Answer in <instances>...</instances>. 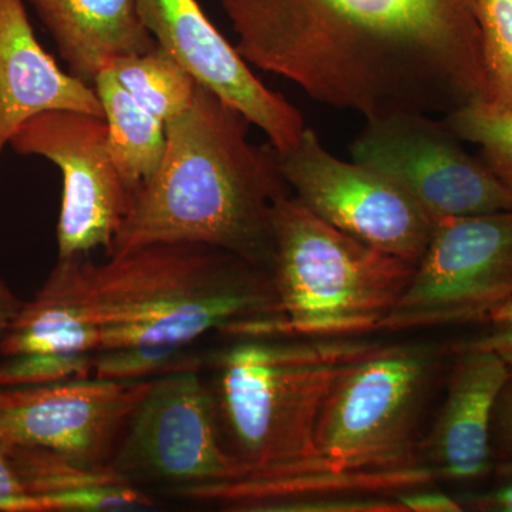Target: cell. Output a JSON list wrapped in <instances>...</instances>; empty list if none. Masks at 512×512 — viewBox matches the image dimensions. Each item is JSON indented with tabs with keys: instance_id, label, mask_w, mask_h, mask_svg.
<instances>
[{
	"instance_id": "obj_1",
	"label": "cell",
	"mask_w": 512,
	"mask_h": 512,
	"mask_svg": "<svg viewBox=\"0 0 512 512\" xmlns=\"http://www.w3.org/2000/svg\"><path fill=\"white\" fill-rule=\"evenodd\" d=\"M248 63L366 120L487 100L476 0H222Z\"/></svg>"
},
{
	"instance_id": "obj_2",
	"label": "cell",
	"mask_w": 512,
	"mask_h": 512,
	"mask_svg": "<svg viewBox=\"0 0 512 512\" xmlns=\"http://www.w3.org/2000/svg\"><path fill=\"white\" fill-rule=\"evenodd\" d=\"M249 124L197 83L190 107L165 123L160 167L134 197L107 258L161 242H191L269 271L272 211L292 194L274 147L252 144Z\"/></svg>"
},
{
	"instance_id": "obj_3",
	"label": "cell",
	"mask_w": 512,
	"mask_h": 512,
	"mask_svg": "<svg viewBox=\"0 0 512 512\" xmlns=\"http://www.w3.org/2000/svg\"><path fill=\"white\" fill-rule=\"evenodd\" d=\"M100 350L192 349L211 332L268 338L284 322L271 274L210 245L161 242L96 264L70 256Z\"/></svg>"
},
{
	"instance_id": "obj_4",
	"label": "cell",
	"mask_w": 512,
	"mask_h": 512,
	"mask_svg": "<svg viewBox=\"0 0 512 512\" xmlns=\"http://www.w3.org/2000/svg\"><path fill=\"white\" fill-rule=\"evenodd\" d=\"M377 343L360 338L239 340L211 359L221 440L247 474L326 471L315 431L340 376Z\"/></svg>"
},
{
	"instance_id": "obj_5",
	"label": "cell",
	"mask_w": 512,
	"mask_h": 512,
	"mask_svg": "<svg viewBox=\"0 0 512 512\" xmlns=\"http://www.w3.org/2000/svg\"><path fill=\"white\" fill-rule=\"evenodd\" d=\"M271 274L286 338H360L382 328L416 264L349 237L293 195L272 211Z\"/></svg>"
},
{
	"instance_id": "obj_6",
	"label": "cell",
	"mask_w": 512,
	"mask_h": 512,
	"mask_svg": "<svg viewBox=\"0 0 512 512\" xmlns=\"http://www.w3.org/2000/svg\"><path fill=\"white\" fill-rule=\"evenodd\" d=\"M439 362L433 345H377L350 366L316 424L323 470L370 473L419 466L417 429Z\"/></svg>"
},
{
	"instance_id": "obj_7",
	"label": "cell",
	"mask_w": 512,
	"mask_h": 512,
	"mask_svg": "<svg viewBox=\"0 0 512 512\" xmlns=\"http://www.w3.org/2000/svg\"><path fill=\"white\" fill-rule=\"evenodd\" d=\"M110 466L141 490L147 485L170 495L245 476V468L222 443L201 363L151 380Z\"/></svg>"
},
{
	"instance_id": "obj_8",
	"label": "cell",
	"mask_w": 512,
	"mask_h": 512,
	"mask_svg": "<svg viewBox=\"0 0 512 512\" xmlns=\"http://www.w3.org/2000/svg\"><path fill=\"white\" fill-rule=\"evenodd\" d=\"M511 295L512 211L444 218L380 330L485 322Z\"/></svg>"
},
{
	"instance_id": "obj_9",
	"label": "cell",
	"mask_w": 512,
	"mask_h": 512,
	"mask_svg": "<svg viewBox=\"0 0 512 512\" xmlns=\"http://www.w3.org/2000/svg\"><path fill=\"white\" fill-rule=\"evenodd\" d=\"M356 163L389 177L433 221L512 211V191L430 114L366 120L349 147Z\"/></svg>"
},
{
	"instance_id": "obj_10",
	"label": "cell",
	"mask_w": 512,
	"mask_h": 512,
	"mask_svg": "<svg viewBox=\"0 0 512 512\" xmlns=\"http://www.w3.org/2000/svg\"><path fill=\"white\" fill-rule=\"evenodd\" d=\"M275 158L293 197L320 220L363 244L419 264L434 221L389 177L333 156L308 126L295 146L275 150Z\"/></svg>"
},
{
	"instance_id": "obj_11",
	"label": "cell",
	"mask_w": 512,
	"mask_h": 512,
	"mask_svg": "<svg viewBox=\"0 0 512 512\" xmlns=\"http://www.w3.org/2000/svg\"><path fill=\"white\" fill-rule=\"evenodd\" d=\"M9 146L22 156L46 158L62 171L59 259L99 247L109 251L134 197L111 157L106 119L83 111H46L26 121Z\"/></svg>"
},
{
	"instance_id": "obj_12",
	"label": "cell",
	"mask_w": 512,
	"mask_h": 512,
	"mask_svg": "<svg viewBox=\"0 0 512 512\" xmlns=\"http://www.w3.org/2000/svg\"><path fill=\"white\" fill-rule=\"evenodd\" d=\"M151 380L84 377L0 386V447H39L87 467H109Z\"/></svg>"
},
{
	"instance_id": "obj_13",
	"label": "cell",
	"mask_w": 512,
	"mask_h": 512,
	"mask_svg": "<svg viewBox=\"0 0 512 512\" xmlns=\"http://www.w3.org/2000/svg\"><path fill=\"white\" fill-rule=\"evenodd\" d=\"M137 8L157 45L195 82L261 128L276 151L298 143L306 128L301 111L251 72L247 60L212 25L197 0H137Z\"/></svg>"
},
{
	"instance_id": "obj_14",
	"label": "cell",
	"mask_w": 512,
	"mask_h": 512,
	"mask_svg": "<svg viewBox=\"0 0 512 512\" xmlns=\"http://www.w3.org/2000/svg\"><path fill=\"white\" fill-rule=\"evenodd\" d=\"M99 349V328L84 302L72 258L59 259L0 340V386L92 377Z\"/></svg>"
},
{
	"instance_id": "obj_15",
	"label": "cell",
	"mask_w": 512,
	"mask_h": 512,
	"mask_svg": "<svg viewBox=\"0 0 512 512\" xmlns=\"http://www.w3.org/2000/svg\"><path fill=\"white\" fill-rule=\"evenodd\" d=\"M457 353L446 400L417 454L437 480L470 483L493 467L495 403L512 372L491 350L457 348Z\"/></svg>"
},
{
	"instance_id": "obj_16",
	"label": "cell",
	"mask_w": 512,
	"mask_h": 512,
	"mask_svg": "<svg viewBox=\"0 0 512 512\" xmlns=\"http://www.w3.org/2000/svg\"><path fill=\"white\" fill-rule=\"evenodd\" d=\"M55 110L103 116L96 89L40 45L23 0H0V157L26 121Z\"/></svg>"
},
{
	"instance_id": "obj_17",
	"label": "cell",
	"mask_w": 512,
	"mask_h": 512,
	"mask_svg": "<svg viewBox=\"0 0 512 512\" xmlns=\"http://www.w3.org/2000/svg\"><path fill=\"white\" fill-rule=\"evenodd\" d=\"M70 72L94 83L121 57L157 46L138 13L137 0H29Z\"/></svg>"
},
{
	"instance_id": "obj_18",
	"label": "cell",
	"mask_w": 512,
	"mask_h": 512,
	"mask_svg": "<svg viewBox=\"0 0 512 512\" xmlns=\"http://www.w3.org/2000/svg\"><path fill=\"white\" fill-rule=\"evenodd\" d=\"M16 476L42 512L134 511L154 507L146 490L109 467H87L39 447H6Z\"/></svg>"
},
{
	"instance_id": "obj_19",
	"label": "cell",
	"mask_w": 512,
	"mask_h": 512,
	"mask_svg": "<svg viewBox=\"0 0 512 512\" xmlns=\"http://www.w3.org/2000/svg\"><path fill=\"white\" fill-rule=\"evenodd\" d=\"M93 84L107 123L111 157L127 190L136 197L163 160L165 123L137 103L110 69L101 70Z\"/></svg>"
},
{
	"instance_id": "obj_20",
	"label": "cell",
	"mask_w": 512,
	"mask_h": 512,
	"mask_svg": "<svg viewBox=\"0 0 512 512\" xmlns=\"http://www.w3.org/2000/svg\"><path fill=\"white\" fill-rule=\"evenodd\" d=\"M109 69L137 103L163 123L183 114L194 99V77L161 46L121 57Z\"/></svg>"
},
{
	"instance_id": "obj_21",
	"label": "cell",
	"mask_w": 512,
	"mask_h": 512,
	"mask_svg": "<svg viewBox=\"0 0 512 512\" xmlns=\"http://www.w3.org/2000/svg\"><path fill=\"white\" fill-rule=\"evenodd\" d=\"M443 120L461 140L480 148L481 160L512 191V109L474 101Z\"/></svg>"
},
{
	"instance_id": "obj_22",
	"label": "cell",
	"mask_w": 512,
	"mask_h": 512,
	"mask_svg": "<svg viewBox=\"0 0 512 512\" xmlns=\"http://www.w3.org/2000/svg\"><path fill=\"white\" fill-rule=\"evenodd\" d=\"M487 103L512 109V0H476Z\"/></svg>"
},
{
	"instance_id": "obj_23",
	"label": "cell",
	"mask_w": 512,
	"mask_h": 512,
	"mask_svg": "<svg viewBox=\"0 0 512 512\" xmlns=\"http://www.w3.org/2000/svg\"><path fill=\"white\" fill-rule=\"evenodd\" d=\"M200 363L197 357L192 356L191 349H106L94 356L93 376L117 382H137Z\"/></svg>"
},
{
	"instance_id": "obj_24",
	"label": "cell",
	"mask_w": 512,
	"mask_h": 512,
	"mask_svg": "<svg viewBox=\"0 0 512 512\" xmlns=\"http://www.w3.org/2000/svg\"><path fill=\"white\" fill-rule=\"evenodd\" d=\"M485 322L490 323V332L484 338L464 343L460 348L491 350L512 372V295L497 306Z\"/></svg>"
},
{
	"instance_id": "obj_25",
	"label": "cell",
	"mask_w": 512,
	"mask_h": 512,
	"mask_svg": "<svg viewBox=\"0 0 512 512\" xmlns=\"http://www.w3.org/2000/svg\"><path fill=\"white\" fill-rule=\"evenodd\" d=\"M0 512H42L23 488L5 450L0 447Z\"/></svg>"
},
{
	"instance_id": "obj_26",
	"label": "cell",
	"mask_w": 512,
	"mask_h": 512,
	"mask_svg": "<svg viewBox=\"0 0 512 512\" xmlns=\"http://www.w3.org/2000/svg\"><path fill=\"white\" fill-rule=\"evenodd\" d=\"M406 512H460L463 505L440 491L416 490L396 494Z\"/></svg>"
},
{
	"instance_id": "obj_27",
	"label": "cell",
	"mask_w": 512,
	"mask_h": 512,
	"mask_svg": "<svg viewBox=\"0 0 512 512\" xmlns=\"http://www.w3.org/2000/svg\"><path fill=\"white\" fill-rule=\"evenodd\" d=\"M493 441L500 447V451L512 457V377L495 403Z\"/></svg>"
},
{
	"instance_id": "obj_28",
	"label": "cell",
	"mask_w": 512,
	"mask_h": 512,
	"mask_svg": "<svg viewBox=\"0 0 512 512\" xmlns=\"http://www.w3.org/2000/svg\"><path fill=\"white\" fill-rule=\"evenodd\" d=\"M466 505L477 511L512 512V485L468 498Z\"/></svg>"
},
{
	"instance_id": "obj_29",
	"label": "cell",
	"mask_w": 512,
	"mask_h": 512,
	"mask_svg": "<svg viewBox=\"0 0 512 512\" xmlns=\"http://www.w3.org/2000/svg\"><path fill=\"white\" fill-rule=\"evenodd\" d=\"M22 303L0 279V340L5 335L6 329L15 318L16 313L19 312Z\"/></svg>"
}]
</instances>
